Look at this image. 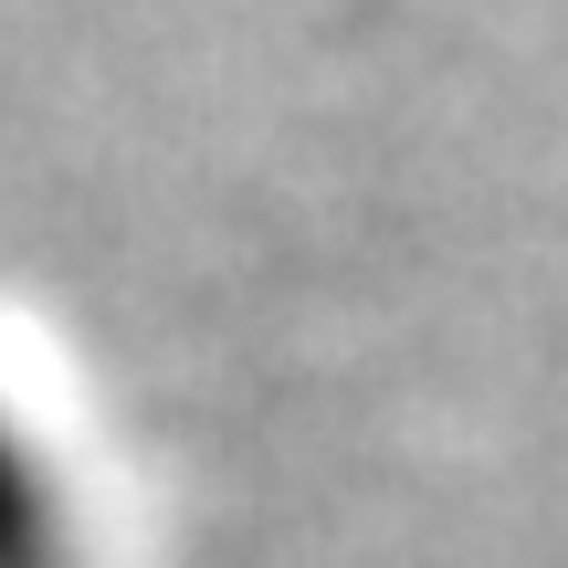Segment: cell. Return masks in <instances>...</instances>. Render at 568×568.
Here are the masks:
<instances>
[{"label": "cell", "mask_w": 568, "mask_h": 568, "mask_svg": "<svg viewBox=\"0 0 568 568\" xmlns=\"http://www.w3.org/2000/svg\"><path fill=\"white\" fill-rule=\"evenodd\" d=\"M0 568H95L74 464L11 379H0Z\"/></svg>", "instance_id": "obj_1"}]
</instances>
